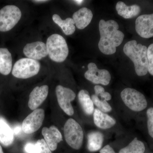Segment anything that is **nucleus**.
Returning <instances> with one entry per match:
<instances>
[{
    "label": "nucleus",
    "instance_id": "nucleus-1",
    "mask_svg": "<svg viewBox=\"0 0 153 153\" xmlns=\"http://www.w3.org/2000/svg\"><path fill=\"white\" fill-rule=\"evenodd\" d=\"M119 25L114 20H100L99 29L100 38L98 43L100 50L103 54L111 55L116 52L117 47L123 41L124 35L119 30Z\"/></svg>",
    "mask_w": 153,
    "mask_h": 153
},
{
    "label": "nucleus",
    "instance_id": "nucleus-2",
    "mask_svg": "<svg viewBox=\"0 0 153 153\" xmlns=\"http://www.w3.org/2000/svg\"><path fill=\"white\" fill-rule=\"evenodd\" d=\"M123 52L133 62L138 76H145L147 74V48L146 46L137 44L135 40H132L125 44Z\"/></svg>",
    "mask_w": 153,
    "mask_h": 153
},
{
    "label": "nucleus",
    "instance_id": "nucleus-3",
    "mask_svg": "<svg viewBox=\"0 0 153 153\" xmlns=\"http://www.w3.org/2000/svg\"><path fill=\"white\" fill-rule=\"evenodd\" d=\"M47 47L48 55L51 60L57 63L65 61L68 55V48L65 38L54 34L47 38Z\"/></svg>",
    "mask_w": 153,
    "mask_h": 153
},
{
    "label": "nucleus",
    "instance_id": "nucleus-4",
    "mask_svg": "<svg viewBox=\"0 0 153 153\" xmlns=\"http://www.w3.org/2000/svg\"><path fill=\"white\" fill-rule=\"evenodd\" d=\"M64 135L66 142L74 149L82 147L84 134L81 126L72 118L68 119L64 126Z\"/></svg>",
    "mask_w": 153,
    "mask_h": 153
},
{
    "label": "nucleus",
    "instance_id": "nucleus-5",
    "mask_svg": "<svg viewBox=\"0 0 153 153\" xmlns=\"http://www.w3.org/2000/svg\"><path fill=\"white\" fill-rule=\"evenodd\" d=\"M41 64L38 60L28 58L18 60L14 64L12 74L20 79H27L36 76L39 72Z\"/></svg>",
    "mask_w": 153,
    "mask_h": 153
},
{
    "label": "nucleus",
    "instance_id": "nucleus-6",
    "mask_svg": "<svg viewBox=\"0 0 153 153\" xmlns=\"http://www.w3.org/2000/svg\"><path fill=\"white\" fill-rule=\"evenodd\" d=\"M120 95L126 106L133 111H142L147 107L148 102L145 96L134 88H125L121 92Z\"/></svg>",
    "mask_w": 153,
    "mask_h": 153
},
{
    "label": "nucleus",
    "instance_id": "nucleus-7",
    "mask_svg": "<svg viewBox=\"0 0 153 153\" xmlns=\"http://www.w3.org/2000/svg\"><path fill=\"white\" fill-rule=\"evenodd\" d=\"M22 16V12L17 6H5L0 10V32L12 30L18 24Z\"/></svg>",
    "mask_w": 153,
    "mask_h": 153
},
{
    "label": "nucleus",
    "instance_id": "nucleus-8",
    "mask_svg": "<svg viewBox=\"0 0 153 153\" xmlns=\"http://www.w3.org/2000/svg\"><path fill=\"white\" fill-rule=\"evenodd\" d=\"M55 91L57 102L60 108L68 115H73L74 110L71 102L76 97V94L70 88L61 85L56 86Z\"/></svg>",
    "mask_w": 153,
    "mask_h": 153
},
{
    "label": "nucleus",
    "instance_id": "nucleus-9",
    "mask_svg": "<svg viewBox=\"0 0 153 153\" xmlns=\"http://www.w3.org/2000/svg\"><path fill=\"white\" fill-rule=\"evenodd\" d=\"M45 117V113L42 108L33 111L22 123V130L25 134H31L38 131L43 124Z\"/></svg>",
    "mask_w": 153,
    "mask_h": 153
},
{
    "label": "nucleus",
    "instance_id": "nucleus-10",
    "mask_svg": "<svg viewBox=\"0 0 153 153\" xmlns=\"http://www.w3.org/2000/svg\"><path fill=\"white\" fill-rule=\"evenodd\" d=\"M88 70L84 74L85 78L94 84L104 85L109 84L111 76L106 69H100L94 63H90L88 65Z\"/></svg>",
    "mask_w": 153,
    "mask_h": 153
},
{
    "label": "nucleus",
    "instance_id": "nucleus-11",
    "mask_svg": "<svg viewBox=\"0 0 153 153\" xmlns=\"http://www.w3.org/2000/svg\"><path fill=\"white\" fill-rule=\"evenodd\" d=\"M94 90L95 93L91 97L94 104L102 112H110L112 110V108L107 102V101L111 100L110 94L105 91L104 88L99 85H95Z\"/></svg>",
    "mask_w": 153,
    "mask_h": 153
},
{
    "label": "nucleus",
    "instance_id": "nucleus-12",
    "mask_svg": "<svg viewBox=\"0 0 153 153\" xmlns=\"http://www.w3.org/2000/svg\"><path fill=\"white\" fill-rule=\"evenodd\" d=\"M135 29L137 33L142 38L153 37V13L138 17L135 22Z\"/></svg>",
    "mask_w": 153,
    "mask_h": 153
},
{
    "label": "nucleus",
    "instance_id": "nucleus-13",
    "mask_svg": "<svg viewBox=\"0 0 153 153\" xmlns=\"http://www.w3.org/2000/svg\"><path fill=\"white\" fill-rule=\"evenodd\" d=\"M23 52L27 58L36 60H41L48 55L47 45L41 41L27 44L23 49Z\"/></svg>",
    "mask_w": 153,
    "mask_h": 153
},
{
    "label": "nucleus",
    "instance_id": "nucleus-14",
    "mask_svg": "<svg viewBox=\"0 0 153 153\" xmlns=\"http://www.w3.org/2000/svg\"><path fill=\"white\" fill-rule=\"evenodd\" d=\"M49 93V86L43 85L35 87L29 96L28 106L32 110H35L42 104L47 99Z\"/></svg>",
    "mask_w": 153,
    "mask_h": 153
},
{
    "label": "nucleus",
    "instance_id": "nucleus-15",
    "mask_svg": "<svg viewBox=\"0 0 153 153\" xmlns=\"http://www.w3.org/2000/svg\"><path fill=\"white\" fill-rule=\"evenodd\" d=\"M42 134L48 146L51 151H54L57 149V145L63 140V137L61 133L55 126H52L49 128H43Z\"/></svg>",
    "mask_w": 153,
    "mask_h": 153
},
{
    "label": "nucleus",
    "instance_id": "nucleus-16",
    "mask_svg": "<svg viewBox=\"0 0 153 153\" xmlns=\"http://www.w3.org/2000/svg\"><path fill=\"white\" fill-rule=\"evenodd\" d=\"M93 119L95 126L102 129L111 128L116 124V121L113 117L98 108L94 109Z\"/></svg>",
    "mask_w": 153,
    "mask_h": 153
},
{
    "label": "nucleus",
    "instance_id": "nucleus-17",
    "mask_svg": "<svg viewBox=\"0 0 153 153\" xmlns=\"http://www.w3.org/2000/svg\"><path fill=\"white\" fill-rule=\"evenodd\" d=\"M72 17L76 27L79 30H83L91 22L93 14L90 9L83 7L75 12Z\"/></svg>",
    "mask_w": 153,
    "mask_h": 153
},
{
    "label": "nucleus",
    "instance_id": "nucleus-18",
    "mask_svg": "<svg viewBox=\"0 0 153 153\" xmlns=\"http://www.w3.org/2000/svg\"><path fill=\"white\" fill-rule=\"evenodd\" d=\"M14 134L12 129L4 118L0 117V143L8 147L13 143Z\"/></svg>",
    "mask_w": 153,
    "mask_h": 153
},
{
    "label": "nucleus",
    "instance_id": "nucleus-19",
    "mask_svg": "<svg viewBox=\"0 0 153 153\" xmlns=\"http://www.w3.org/2000/svg\"><path fill=\"white\" fill-rule=\"evenodd\" d=\"M118 14L125 19H131L140 13L141 8L137 5L128 6L122 1L118 2L116 5Z\"/></svg>",
    "mask_w": 153,
    "mask_h": 153
},
{
    "label": "nucleus",
    "instance_id": "nucleus-20",
    "mask_svg": "<svg viewBox=\"0 0 153 153\" xmlns=\"http://www.w3.org/2000/svg\"><path fill=\"white\" fill-rule=\"evenodd\" d=\"M12 55L7 48H0V73L8 75L12 69Z\"/></svg>",
    "mask_w": 153,
    "mask_h": 153
},
{
    "label": "nucleus",
    "instance_id": "nucleus-21",
    "mask_svg": "<svg viewBox=\"0 0 153 153\" xmlns=\"http://www.w3.org/2000/svg\"><path fill=\"white\" fill-rule=\"evenodd\" d=\"M104 140L103 134L98 131H91L87 135V149L90 152H95L101 149Z\"/></svg>",
    "mask_w": 153,
    "mask_h": 153
},
{
    "label": "nucleus",
    "instance_id": "nucleus-22",
    "mask_svg": "<svg viewBox=\"0 0 153 153\" xmlns=\"http://www.w3.org/2000/svg\"><path fill=\"white\" fill-rule=\"evenodd\" d=\"M78 99L82 109L87 115H91L94 112V104L89 92L87 90H80L78 94Z\"/></svg>",
    "mask_w": 153,
    "mask_h": 153
},
{
    "label": "nucleus",
    "instance_id": "nucleus-23",
    "mask_svg": "<svg viewBox=\"0 0 153 153\" xmlns=\"http://www.w3.org/2000/svg\"><path fill=\"white\" fill-rule=\"evenodd\" d=\"M52 20L55 24L59 26L66 36L72 35L75 31V23L73 19L68 18L63 20L59 15L54 14Z\"/></svg>",
    "mask_w": 153,
    "mask_h": 153
},
{
    "label": "nucleus",
    "instance_id": "nucleus-24",
    "mask_svg": "<svg viewBox=\"0 0 153 153\" xmlns=\"http://www.w3.org/2000/svg\"><path fill=\"white\" fill-rule=\"evenodd\" d=\"M145 149L144 144L135 137L127 146L121 149L119 153H144Z\"/></svg>",
    "mask_w": 153,
    "mask_h": 153
},
{
    "label": "nucleus",
    "instance_id": "nucleus-25",
    "mask_svg": "<svg viewBox=\"0 0 153 153\" xmlns=\"http://www.w3.org/2000/svg\"><path fill=\"white\" fill-rule=\"evenodd\" d=\"M147 127L149 134L153 138V107H151L146 111Z\"/></svg>",
    "mask_w": 153,
    "mask_h": 153
},
{
    "label": "nucleus",
    "instance_id": "nucleus-26",
    "mask_svg": "<svg viewBox=\"0 0 153 153\" xmlns=\"http://www.w3.org/2000/svg\"><path fill=\"white\" fill-rule=\"evenodd\" d=\"M36 144L37 153H52L44 139L38 140Z\"/></svg>",
    "mask_w": 153,
    "mask_h": 153
},
{
    "label": "nucleus",
    "instance_id": "nucleus-27",
    "mask_svg": "<svg viewBox=\"0 0 153 153\" xmlns=\"http://www.w3.org/2000/svg\"><path fill=\"white\" fill-rule=\"evenodd\" d=\"M148 72L153 76V44L147 48Z\"/></svg>",
    "mask_w": 153,
    "mask_h": 153
},
{
    "label": "nucleus",
    "instance_id": "nucleus-28",
    "mask_svg": "<svg viewBox=\"0 0 153 153\" xmlns=\"http://www.w3.org/2000/svg\"><path fill=\"white\" fill-rule=\"evenodd\" d=\"M24 151L26 153H37L36 144L28 143L24 147Z\"/></svg>",
    "mask_w": 153,
    "mask_h": 153
},
{
    "label": "nucleus",
    "instance_id": "nucleus-29",
    "mask_svg": "<svg viewBox=\"0 0 153 153\" xmlns=\"http://www.w3.org/2000/svg\"><path fill=\"white\" fill-rule=\"evenodd\" d=\"M100 153H116L115 152L114 150L109 145L105 146L104 147L102 148L100 151Z\"/></svg>",
    "mask_w": 153,
    "mask_h": 153
},
{
    "label": "nucleus",
    "instance_id": "nucleus-30",
    "mask_svg": "<svg viewBox=\"0 0 153 153\" xmlns=\"http://www.w3.org/2000/svg\"><path fill=\"white\" fill-rule=\"evenodd\" d=\"M13 130L14 134H19L22 130V126L20 125L16 126L14 127Z\"/></svg>",
    "mask_w": 153,
    "mask_h": 153
},
{
    "label": "nucleus",
    "instance_id": "nucleus-31",
    "mask_svg": "<svg viewBox=\"0 0 153 153\" xmlns=\"http://www.w3.org/2000/svg\"><path fill=\"white\" fill-rule=\"evenodd\" d=\"M33 1L34 2L41 3L46 2L48 1H45V0H41V1H40V0H37V1Z\"/></svg>",
    "mask_w": 153,
    "mask_h": 153
},
{
    "label": "nucleus",
    "instance_id": "nucleus-32",
    "mask_svg": "<svg viewBox=\"0 0 153 153\" xmlns=\"http://www.w3.org/2000/svg\"><path fill=\"white\" fill-rule=\"evenodd\" d=\"M74 2L78 4H81L83 2V1H81V0H80V1H74Z\"/></svg>",
    "mask_w": 153,
    "mask_h": 153
},
{
    "label": "nucleus",
    "instance_id": "nucleus-33",
    "mask_svg": "<svg viewBox=\"0 0 153 153\" xmlns=\"http://www.w3.org/2000/svg\"><path fill=\"white\" fill-rule=\"evenodd\" d=\"M0 153H4V152H3L2 148L1 146V145H0Z\"/></svg>",
    "mask_w": 153,
    "mask_h": 153
}]
</instances>
